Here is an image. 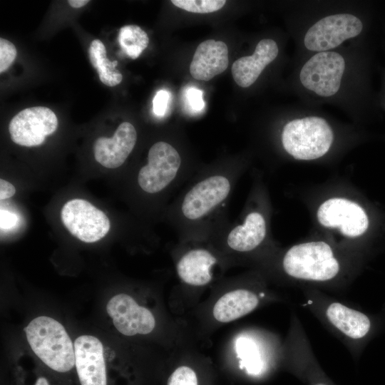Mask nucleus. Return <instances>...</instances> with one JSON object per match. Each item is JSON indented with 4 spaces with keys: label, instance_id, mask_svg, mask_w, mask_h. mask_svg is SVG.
Listing matches in <instances>:
<instances>
[{
    "label": "nucleus",
    "instance_id": "ddd939ff",
    "mask_svg": "<svg viewBox=\"0 0 385 385\" xmlns=\"http://www.w3.org/2000/svg\"><path fill=\"white\" fill-rule=\"evenodd\" d=\"M106 311L115 329L125 336L147 334L155 326L152 312L138 305L131 296L126 294L113 297L106 305Z\"/></svg>",
    "mask_w": 385,
    "mask_h": 385
},
{
    "label": "nucleus",
    "instance_id": "f257e3e1",
    "mask_svg": "<svg viewBox=\"0 0 385 385\" xmlns=\"http://www.w3.org/2000/svg\"><path fill=\"white\" fill-rule=\"evenodd\" d=\"M240 175V168L233 164L192 175L168 209V220L180 240H210L224 226Z\"/></svg>",
    "mask_w": 385,
    "mask_h": 385
},
{
    "label": "nucleus",
    "instance_id": "20e7f679",
    "mask_svg": "<svg viewBox=\"0 0 385 385\" xmlns=\"http://www.w3.org/2000/svg\"><path fill=\"white\" fill-rule=\"evenodd\" d=\"M308 309L354 354L371 329V321L364 312L325 294L307 293Z\"/></svg>",
    "mask_w": 385,
    "mask_h": 385
},
{
    "label": "nucleus",
    "instance_id": "6ab92c4d",
    "mask_svg": "<svg viewBox=\"0 0 385 385\" xmlns=\"http://www.w3.org/2000/svg\"><path fill=\"white\" fill-rule=\"evenodd\" d=\"M228 64L226 43L209 39L197 47L190 66V72L194 78L207 81L225 71Z\"/></svg>",
    "mask_w": 385,
    "mask_h": 385
},
{
    "label": "nucleus",
    "instance_id": "7c9ffc66",
    "mask_svg": "<svg viewBox=\"0 0 385 385\" xmlns=\"http://www.w3.org/2000/svg\"><path fill=\"white\" fill-rule=\"evenodd\" d=\"M89 1L88 0H69L68 3L71 7L78 9L86 5Z\"/></svg>",
    "mask_w": 385,
    "mask_h": 385
},
{
    "label": "nucleus",
    "instance_id": "4468645a",
    "mask_svg": "<svg viewBox=\"0 0 385 385\" xmlns=\"http://www.w3.org/2000/svg\"><path fill=\"white\" fill-rule=\"evenodd\" d=\"M289 345V369L306 385H335L312 352L299 319L294 317Z\"/></svg>",
    "mask_w": 385,
    "mask_h": 385
},
{
    "label": "nucleus",
    "instance_id": "5701e85b",
    "mask_svg": "<svg viewBox=\"0 0 385 385\" xmlns=\"http://www.w3.org/2000/svg\"><path fill=\"white\" fill-rule=\"evenodd\" d=\"M240 342L243 367L250 374L260 375L264 371V364L256 344L248 339H242Z\"/></svg>",
    "mask_w": 385,
    "mask_h": 385
},
{
    "label": "nucleus",
    "instance_id": "6e6552de",
    "mask_svg": "<svg viewBox=\"0 0 385 385\" xmlns=\"http://www.w3.org/2000/svg\"><path fill=\"white\" fill-rule=\"evenodd\" d=\"M346 63L335 51L318 52L302 66L299 79L302 86L321 97H330L339 90Z\"/></svg>",
    "mask_w": 385,
    "mask_h": 385
},
{
    "label": "nucleus",
    "instance_id": "f3484780",
    "mask_svg": "<svg viewBox=\"0 0 385 385\" xmlns=\"http://www.w3.org/2000/svg\"><path fill=\"white\" fill-rule=\"evenodd\" d=\"M217 262V257L210 248L192 247L180 255L176 262V272L184 283L201 287L211 282L212 270Z\"/></svg>",
    "mask_w": 385,
    "mask_h": 385
},
{
    "label": "nucleus",
    "instance_id": "1a4fd4ad",
    "mask_svg": "<svg viewBox=\"0 0 385 385\" xmlns=\"http://www.w3.org/2000/svg\"><path fill=\"white\" fill-rule=\"evenodd\" d=\"M61 219L73 236L87 243L101 240L111 227L108 216L83 199L66 202L61 208Z\"/></svg>",
    "mask_w": 385,
    "mask_h": 385
},
{
    "label": "nucleus",
    "instance_id": "9b49d317",
    "mask_svg": "<svg viewBox=\"0 0 385 385\" xmlns=\"http://www.w3.org/2000/svg\"><path fill=\"white\" fill-rule=\"evenodd\" d=\"M58 127V119L53 111L44 106H35L19 112L10 121L9 131L12 141L26 147L38 146Z\"/></svg>",
    "mask_w": 385,
    "mask_h": 385
},
{
    "label": "nucleus",
    "instance_id": "b1692460",
    "mask_svg": "<svg viewBox=\"0 0 385 385\" xmlns=\"http://www.w3.org/2000/svg\"><path fill=\"white\" fill-rule=\"evenodd\" d=\"M171 2L180 9L197 14L217 11L226 3L225 0H173Z\"/></svg>",
    "mask_w": 385,
    "mask_h": 385
},
{
    "label": "nucleus",
    "instance_id": "39448f33",
    "mask_svg": "<svg viewBox=\"0 0 385 385\" xmlns=\"http://www.w3.org/2000/svg\"><path fill=\"white\" fill-rule=\"evenodd\" d=\"M24 330L31 349L47 366L61 373L73 368L74 345L61 323L41 316L31 320Z\"/></svg>",
    "mask_w": 385,
    "mask_h": 385
},
{
    "label": "nucleus",
    "instance_id": "2eb2a0df",
    "mask_svg": "<svg viewBox=\"0 0 385 385\" xmlns=\"http://www.w3.org/2000/svg\"><path fill=\"white\" fill-rule=\"evenodd\" d=\"M75 366L81 385H107L106 366L101 342L91 335L74 342Z\"/></svg>",
    "mask_w": 385,
    "mask_h": 385
},
{
    "label": "nucleus",
    "instance_id": "f8f14e48",
    "mask_svg": "<svg viewBox=\"0 0 385 385\" xmlns=\"http://www.w3.org/2000/svg\"><path fill=\"white\" fill-rule=\"evenodd\" d=\"M319 222L330 228H337L346 237H356L369 228L366 211L357 203L347 199L334 197L324 201L317 211Z\"/></svg>",
    "mask_w": 385,
    "mask_h": 385
},
{
    "label": "nucleus",
    "instance_id": "aec40b11",
    "mask_svg": "<svg viewBox=\"0 0 385 385\" xmlns=\"http://www.w3.org/2000/svg\"><path fill=\"white\" fill-rule=\"evenodd\" d=\"M259 303L258 295L250 289L230 291L215 303L213 316L220 322H230L250 313L257 308Z\"/></svg>",
    "mask_w": 385,
    "mask_h": 385
},
{
    "label": "nucleus",
    "instance_id": "c756f323",
    "mask_svg": "<svg viewBox=\"0 0 385 385\" xmlns=\"http://www.w3.org/2000/svg\"><path fill=\"white\" fill-rule=\"evenodd\" d=\"M16 221V217L13 214L1 210V228H9L12 227Z\"/></svg>",
    "mask_w": 385,
    "mask_h": 385
},
{
    "label": "nucleus",
    "instance_id": "dca6fc26",
    "mask_svg": "<svg viewBox=\"0 0 385 385\" xmlns=\"http://www.w3.org/2000/svg\"><path fill=\"white\" fill-rule=\"evenodd\" d=\"M137 141V132L129 122H123L112 138L100 137L93 145L95 160L105 168L121 166L133 151Z\"/></svg>",
    "mask_w": 385,
    "mask_h": 385
},
{
    "label": "nucleus",
    "instance_id": "423d86ee",
    "mask_svg": "<svg viewBox=\"0 0 385 385\" xmlns=\"http://www.w3.org/2000/svg\"><path fill=\"white\" fill-rule=\"evenodd\" d=\"M282 144L297 160H311L324 155L334 140V133L322 118L309 116L289 121L283 128Z\"/></svg>",
    "mask_w": 385,
    "mask_h": 385
},
{
    "label": "nucleus",
    "instance_id": "cd10ccee",
    "mask_svg": "<svg viewBox=\"0 0 385 385\" xmlns=\"http://www.w3.org/2000/svg\"><path fill=\"white\" fill-rule=\"evenodd\" d=\"M170 94L166 90H160L153 100V111L158 116H163L167 111Z\"/></svg>",
    "mask_w": 385,
    "mask_h": 385
},
{
    "label": "nucleus",
    "instance_id": "a878e982",
    "mask_svg": "<svg viewBox=\"0 0 385 385\" xmlns=\"http://www.w3.org/2000/svg\"><path fill=\"white\" fill-rule=\"evenodd\" d=\"M16 56V49L9 41L0 38V73L6 71L13 63Z\"/></svg>",
    "mask_w": 385,
    "mask_h": 385
},
{
    "label": "nucleus",
    "instance_id": "7ed1b4c3",
    "mask_svg": "<svg viewBox=\"0 0 385 385\" xmlns=\"http://www.w3.org/2000/svg\"><path fill=\"white\" fill-rule=\"evenodd\" d=\"M283 272L295 280L325 284L337 279L342 265L332 247L323 241L291 247L282 260Z\"/></svg>",
    "mask_w": 385,
    "mask_h": 385
},
{
    "label": "nucleus",
    "instance_id": "2f4dec72",
    "mask_svg": "<svg viewBox=\"0 0 385 385\" xmlns=\"http://www.w3.org/2000/svg\"><path fill=\"white\" fill-rule=\"evenodd\" d=\"M34 385H49V383L45 377L40 376L37 379Z\"/></svg>",
    "mask_w": 385,
    "mask_h": 385
},
{
    "label": "nucleus",
    "instance_id": "393cba45",
    "mask_svg": "<svg viewBox=\"0 0 385 385\" xmlns=\"http://www.w3.org/2000/svg\"><path fill=\"white\" fill-rule=\"evenodd\" d=\"M167 385H198L197 374L188 366H179L169 376Z\"/></svg>",
    "mask_w": 385,
    "mask_h": 385
},
{
    "label": "nucleus",
    "instance_id": "bb28decb",
    "mask_svg": "<svg viewBox=\"0 0 385 385\" xmlns=\"http://www.w3.org/2000/svg\"><path fill=\"white\" fill-rule=\"evenodd\" d=\"M186 104L193 112H200L205 108L203 92L195 87L188 88L185 94Z\"/></svg>",
    "mask_w": 385,
    "mask_h": 385
},
{
    "label": "nucleus",
    "instance_id": "c85d7f7f",
    "mask_svg": "<svg viewBox=\"0 0 385 385\" xmlns=\"http://www.w3.org/2000/svg\"><path fill=\"white\" fill-rule=\"evenodd\" d=\"M16 193L14 186L9 182L0 180V199L1 200L11 197Z\"/></svg>",
    "mask_w": 385,
    "mask_h": 385
},
{
    "label": "nucleus",
    "instance_id": "f03ea898",
    "mask_svg": "<svg viewBox=\"0 0 385 385\" xmlns=\"http://www.w3.org/2000/svg\"><path fill=\"white\" fill-rule=\"evenodd\" d=\"M192 175L175 145L159 140L149 148L147 163L138 170L136 182L147 195L163 197L175 192Z\"/></svg>",
    "mask_w": 385,
    "mask_h": 385
},
{
    "label": "nucleus",
    "instance_id": "0eeeda50",
    "mask_svg": "<svg viewBox=\"0 0 385 385\" xmlns=\"http://www.w3.org/2000/svg\"><path fill=\"white\" fill-rule=\"evenodd\" d=\"M267 226L266 216L260 209L248 207L235 222L228 220L209 240L231 252L247 254L265 241Z\"/></svg>",
    "mask_w": 385,
    "mask_h": 385
},
{
    "label": "nucleus",
    "instance_id": "9d476101",
    "mask_svg": "<svg viewBox=\"0 0 385 385\" xmlns=\"http://www.w3.org/2000/svg\"><path fill=\"white\" fill-rule=\"evenodd\" d=\"M362 29L361 21L353 14L329 15L314 23L307 30L304 44L312 51H329L344 41L356 37Z\"/></svg>",
    "mask_w": 385,
    "mask_h": 385
},
{
    "label": "nucleus",
    "instance_id": "a211bd4d",
    "mask_svg": "<svg viewBox=\"0 0 385 385\" xmlns=\"http://www.w3.org/2000/svg\"><path fill=\"white\" fill-rule=\"evenodd\" d=\"M277 43L270 38L262 39L251 56L237 59L232 66V75L235 83L242 88L252 85L266 66L277 56Z\"/></svg>",
    "mask_w": 385,
    "mask_h": 385
},
{
    "label": "nucleus",
    "instance_id": "4be33fe9",
    "mask_svg": "<svg viewBox=\"0 0 385 385\" xmlns=\"http://www.w3.org/2000/svg\"><path fill=\"white\" fill-rule=\"evenodd\" d=\"M118 40L123 52L132 59L139 57L149 43L146 32L137 25L121 27Z\"/></svg>",
    "mask_w": 385,
    "mask_h": 385
},
{
    "label": "nucleus",
    "instance_id": "412c9836",
    "mask_svg": "<svg viewBox=\"0 0 385 385\" xmlns=\"http://www.w3.org/2000/svg\"><path fill=\"white\" fill-rule=\"evenodd\" d=\"M90 62L96 69L101 81L108 86L118 85L122 79V74L115 69L117 61H111L106 57V49L103 43L95 39L91 43L88 48Z\"/></svg>",
    "mask_w": 385,
    "mask_h": 385
}]
</instances>
